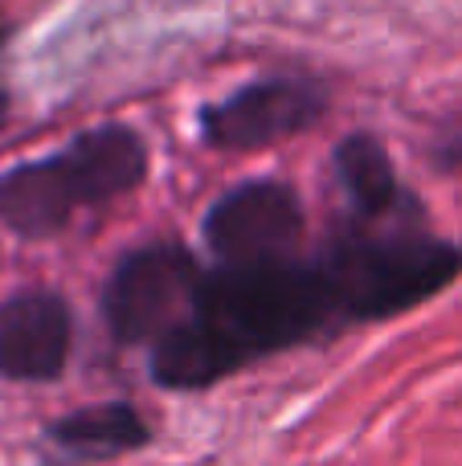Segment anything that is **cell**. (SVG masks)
<instances>
[{
  "instance_id": "obj_1",
  "label": "cell",
  "mask_w": 462,
  "mask_h": 466,
  "mask_svg": "<svg viewBox=\"0 0 462 466\" xmlns=\"http://www.w3.org/2000/svg\"><path fill=\"white\" fill-rule=\"evenodd\" d=\"M348 328L327 262L283 254L266 262H217L196 307L152 344V380L168 393H201L258 360Z\"/></svg>"
},
{
  "instance_id": "obj_2",
  "label": "cell",
  "mask_w": 462,
  "mask_h": 466,
  "mask_svg": "<svg viewBox=\"0 0 462 466\" xmlns=\"http://www.w3.org/2000/svg\"><path fill=\"white\" fill-rule=\"evenodd\" d=\"M340 295L344 319L385 323L426 307L462 279V246L430 229L426 218H344L319 246Z\"/></svg>"
},
{
  "instance_id": "obj_3",
  "label": "cell",
  "mask_w": 462,
  "mask_h": 466,
  "mask_svg": "<svg viewBox=\"0 0 462 466\" xmlns=\"http://www.w3.org/2000/svg\"><path fill=\"white\" fill-rule=\"evenodd\" d=\"M152 147L127 123L86 127L54 156L21 160L0 177V226L16 238H54L82 209H103L144 188Z\"/></svg>"
},
{
  "instance_id": "obj_4",
  "label": "cell",
  "mask_w": 462,
  "mask_h": 466,
  "mask_svg": "<svg viewBox=\"0 0 462 466\" xmlns=\"http://www.w3.org/2000/svg\"><path fill=\"white\" fill-rule=\"evenodd\" d=\"M205 266L180 241H147L115 262L103 287V319L115 344L152 348L193 315Z\"/></svg>"
},
{
  "instance_id": "obj_5",
  "label": "cell",
  "mask_w": 462,
  "mask_h": 466,
  "mask_svg": "<svg viewBox=\"0 0 462 466\" xmlns=\"http://www.w3.org/2000/svg\"><path fill=\"white\" fill-rule=\"evenodd\" d=\"M327 86L303 74H270L229 90L196 115L201 139L217 152H262L319 127L327 115Z\"/></svg>"
},
{
  "instance_id": "obj_6",
  "label": "cell",
  "mask_w": 462,
  "mask_h": 466,
  "mask_svg": "<svg viewBox=\"0 0 462 466\" xmlns=\"http://www.w3.org/2000/svg\"><path fill=\"white\" fill-rule=\"evenodd\" d=\"M307 213L283 180H242L209 205L201 238L217 262H266L303 246Z\"/></svg>"
},
{
  "instance_id": "obj_7",
  "label": "cell",
  "mask_w": 462,
  "mask_h": 466,
  "mask_svg": "<svg viewBox=\"0 0 462 466\" xmlns=\"http://www.w3.org/2000/svg\"><path fill=\"white\" fill-rule=\"evenodd\" d=\"M74 352V311L57 290L25 287L0 299V377L13 385H54Z\"/></svg>"
},
{
  "instance_id": "obj_8",
  "label": "cell",
  "mask_w": 462,
  "mask_h": 466,
  "mask_svg": "<svg viewBox=\"0 0 462 466\" xmlns=\"http://www.w3.org/2000/svg\"><path fill=\"white\" fill-rule=\"evenodd\" d=\"M332 172L348 201V218L393 221L426 218V205L393 168V156L373 131H352L332 147Z\"/></svg>"
},
{
  "instance_id": "obj_9",
  "label": "cell",
  "mask_w": 462,
  "mask_h": 466,
  "mask_svg": "<svg viewBox=\"0 0 462 466\" xmlns=\"http://www.w3.org/2000/svg\"><path fill=\"white\" fill-rule=\"evenodd\" d=\"M45 442L65 451L70 459H119V454H136L152 446V426L131 401H103L74 410L65 418L49 421Z\"/></svg>"
},
{
  "instance_id": "obj_10",
  "label": "cell",
  "mask_w": 462,
  "mask_h": 466,
  "mask_svg": "<svg viewBox=\"0 0 462 466\" xmlns=\"http://www.w3.org/2000/svg\"><path fill=\"white\" fill-rule=\"evenodd\" d=\"M430 160L438 172L462 168V111L438 127V136H434V144H430Z\"/></svg>"
},
{
  "instance_id": "obj_11",
  "label": "cell",
  "mask_w": 462,
  "mask_h": 466,
  "mask_svg": "<svg viewBox=\"0 0 462 466\" xmlns=\"http://www.w3.org/2000/svg\"><path fill=\"white\" fill-rule=\"evenodd\" d=\"M8 119H13V95H8V90L0 86V127H5Z\"/></svg>"
},
{
  "instance_id": "obj_12",
  "label": "cell",
  "mask_w": 462,
  "mask_h": 466,
  "mask_svg": "<svg viewBox=\"0 0 462 466\" xmlns=\"http://www.w3.org/2000/svg\"><path fill=\"white\" fill-rule=\"evenodd\" d=\"M8 37H13V25H8V21H5V16H0V49H5V46H8Z\"/></svg>"
}]
</instances>
